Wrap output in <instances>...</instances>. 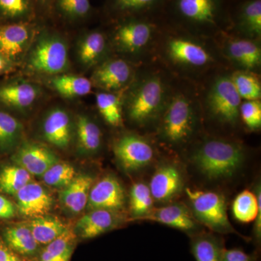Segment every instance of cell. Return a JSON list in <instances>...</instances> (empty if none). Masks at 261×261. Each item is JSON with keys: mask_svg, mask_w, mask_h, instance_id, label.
<instances>
[{"mask_svg": "<svg viewBox=\"0 0 261 261\" xmlns=\"http://www.w3.org/2000/svg\"><path fill=\"white\" fill-rule=\"evenodd\" d=\"M230 0H168L163 18L182 30L210 34L230 27Z\"/></svg>", "mask_w": 261, "mask_h": 261, "instance_id": "obj_1", "label": "cell"}, {"mask_svg": "<svg viewBox=\"0 0 261 261\" xmlns=\"http://www.w3.org/2000/svg\"><path fill=\"white\" fill-rule=\"evenodd\" d=\"M192 162L210 179L231 177L245 160L243 146L232 141L211 139L204 141L191 156Z\"/></svg>", "mask_w": 261, "mask_h": 261, "instance_id": "obj_2", "label": "cell"}, {"mask_svg": "<svg viewBox=\"0 0 261 261\" xmlns=\"http://www.w3.org/2000/svg\"><path fill=\"white\" fill-rule=\"evenodd\" d=\"M168 97L162 78L159 75H147L135 86L128 97V116L137 124H148L161 117Z\"/></svg>", "mask_w": 261, "mask_h": 261, "instance_id": "obj_3", "label": "cell"}, {"mask_svg": "<svg viewBox=\"0 0 261 261\" xmlns=\"http://www.w3.org/2000/svg\"><path fill=\"white\" fill-rule=\"evenodd\" d=\"M196 121L195 105L192 99L186 94H175L168 97L161 114L160 135L170 145H183L193 135Z\"/></svg>", "mask_w": 261, "mask_h": 261, "instance_id": "obj_4", "label": "cell"}, {"mask_svg": "<svg viewBox=\"0 0 261 261\" xmlns=\"http://www.w3.org/2000/svg\"><path fill=\"white\" fill-rule=\"evenodd\" d=\"M186 193L190 201L194 216L201 224L215 232L235 233L246 239L238 233L230 223L224 195L219 192L190 188L186 189Z\"/></svg>", "mask_w": 261, "mask_h": 261, "instance_id": "obj_5", "label": "cell"}, {"mask_svg": "<svg viewBox=\"0 0 261 261\" xmlns=\"http://www.w3.org/2000/svg\"><path fill=\"white\" fill-rule=\"evenodd\" d=\"M206 99L207 109L215 119L231 126L238 123L242 99L231 76L217 77L211 84Z\"/></svg>", "mask_w": 261, "mask_h": 261, "instance_id": "obj_6", "label": "cell"}, {"mask_svg": "<svg viewBox=\"0 0 261 261\" xmlns=\"http://www.w3.org/2000/svg\"><path fill=\"white\" fill-rule=\"evenodd\" d=\"M163 18L128 17L117 27L114 42L120 50L139 54L148 48Z\"/></svg>", "mask_w": 261, "mask_h": 261, "instance_id": "obj_7", "label": "cell"}, {"mask_svg": "<svg viewBox=\"0 0 261 261\" xmlns=\"http://www.w3.org/2000/svg\"><path fill=\"white\" fill-rule=\"evenodd\" d=\"M187 35L169 36L165 45L168 61L188 69H202L214 62L211 51L198 41Z\"/></svg>", "mask_w": 261, "mask_h": 261, "instance_id": "obj_8", "label": "cell"}, {"mask_svg": "<svg viewBox=\"0 0 261 261\" xmlns=\"http://www.w3.org/2000/svg\"><path fill=\"white\" fill-rule=\"evenodd\" d=\"M31 67L39 73L58 74L68 65V48L59 38H42L34 47L29 58Z\"/></svg>", "mask_w": 261, "mask_h": 261, "instance_id": "obj_9", "label": "cell"}, {"mask_svg": "<svg viewBox=\"0 0 261 261\" xmlns=\"http://www.w3.org/2000/svg\"><path fill=\"white\" fill-rule=\"evenodd\" d=\"M116 159L127 171L140 170L150 164L154 149L149 141L136 135H126L118 139L113 147Z\"/></svg>", "mask_w": 261, "mask_h": 261, "instance_id": "obj_10", "label": "cell"}, {"mask_svg": "<svg viewBox=\"0 0 261 261\" xmlns=\"http://www.w3.org/2000/svg\"><path fill=\"white\" fill-rule=\"evenodd\" d=\"M230 27L247 39L261 36V0H238L231 3Z\"/></svg>", "mask_w": 261, "mask_h": 261, "instance_id": "obj_11", "label": "cell"}, {"mask_svg": "<svg viewBox=\"0 0 261 261\" xmlns=\"http://www.w3.org/2000/svg\"><path fill=\"white\" fill-rule=\"evenodd\" d=\"M126 201L124 190L114 176H105L92 185L89 192L87 207L91 210L106 209L118 211Z\"/></svg>", "mask_w": 261, "mask_h": 261, "instance_id": "obj_12", "label": "cell"}, {"mask_svg": "<svg viewBox=\"0 0 261 261\" xmlns=\"http://www.w3.org/2000/svg\"><path fill=\"white\" fill-rule=\"evenodd\" d=\"M183 181L177 166L169 163L159 166L152 175L149 185L153 200L161 202L172 200L181 192Z\"/></svg>", "mask_w": 261, "mask_h": 261, "instance_id": "obj_13", "label": "cell"}, {"mask_svg": "<svg viewBox=\"0 0 261 261\" xmlns=\"http://www.w3.org/2000/svg\"><path fill=\"white\" fill-rule=\"evenodd\" d=\"M17 205L20 214L25 217L47 216L53 205V198L47 190L35 182H30L17 192Z\"/></svg>", "mask_w": 261, "mask_h": 261, "instance_id": "obj_14", "label": "cell"}, {"mask_svg": "<svg viewBox=\"0 0 261 261\" xmlns=\"http://www.w3.org/2000/svg\"><path fill=\"white\" fill-rule=\"evenodd\" d=\"M140 220L154 221L181 230L192 235L198 229V224L191 211L181 204H172L152 208L149 214Z\"/></svg>", "mask_w": 261, "mask_h": 261, "instance_id": "obj_15", "label": "cell"}, {"mask_svg": "<svg viewBox=\"0 0 261 261\" xmlns=\"http://www.w3.org/2000/svg\"><path fill=\"white\" fill-rule=\"evenodd\" d=\"M14 160L18 166L31 175L42 176L53 165L59 161L58 157L44 146L38 144H25L18 149Z\"/></svg>", "mask_w": 261, "mask_h": 261, "instance_id": "obj_16", "label": "cell"}, {"mask_svg": "<svg viewBox=\"0 0 261 261\" xmlns=\"http://www.w3.org/2000/svg\"><path fill=\"white\" fill-rule=\"evenodd\" d=\"M233 216L242 223L255 221L254 238L257 245H260L261 239V190L257 185L255 193L250 190H244L239 194L232 205Z\"/></svg>", "mask_w": 261, "mask_h": 261, "instance_id": "obj_17", "label": "cell"}, {"mask_svg": "<svg viewBox=\"0 0 261 261\" xmlns=\"http://www.w3.org/2000/svg\"><path fill=\"white\" fill-rule=\"evenodd\" d=\"M133 75L132 66L126 61L113 59L98 67L93 82L98 87L107 91L121 89L129 83Z\"/></svg>", "mask_w": 261, "mask_h": 261, "instance_id": "obj_18", "label": "cell"}, {"mask_svg": "<svg viewBox=\"0 0 261 261\" xmlns=\"http://www.w3.org/2000/svg\"><path fill=\"white\" fill-rule=\"evenodd\" d=\"M120 221L118 211L94 209L79 220L75 228L81 238L92 239L117 227Z\"/></svg>", "mask_w": 261, "mask_h": 261, "instance_id": "obj_19", "label": "cell"}, {"mask_svg": "<svg viewBox=\"0 0 261 261\" xmlns=\"http://www.w3.org/2000/svg\"><path fill=\"white\" fill-rule=\"evenodd\" d=\"M226 56L243 70L252 72L260 67L261 49L258 43L247 38H233L225 48Z\"/></svg>", "mask_w": 261, "mask_h": 261, "instance_id": "obj_20", "label": "cell"}, {"mask_svg": "<svg viewBox=\"0 0 261 261\" xmlns=\"http://www.w3.org/2000/svg\"><path fill=\"white\" fill-rule=\"evenodd\" d=\"M30 31L24 24L0 27V55L5 59L18 58L28 45Z\"/></svg>", "mask_w": 261, "mask_h": 261, "instance_id": "obj_21", "label": "cell"}, {"mask_svg": "<svg viewBox=\"0 0 261 261\" xmlns=\"http://www.w3.org/2000/svg\"><path fill=\"white\" fill-rule=\"evenodd\" d=\"M94 185V178L89 175L75 176L61 192L62 203L67 210L79 214L88 203L89 192Z\"/></svg>", "mask_w": 261, "mask_h": 261, "instance_id": "obj_22", "label": "cell"}, {"mask_svg": "<svg viewBox=\"0 0 261 261\" xmlns=\"http://www.w3.org/2000/svg\"><path fill=\"white\" fill-rule=\"evenodd\" d=\"M43 133L46 140L59 148H65L69 145L71 137V126L68 113L57 108L47 115L43 124Z\"/></svg>", "mask_w": 261, "mask_h": 261, "instance_id": "obj_23", "label": "cell"}, {"mask_svg": "<svg viewBox=\"0 0 261 261\" xmlns=\"http://www.w3.org/2000/svg\"><path fill=\"white\" fill-rule=\"evenodd\" d=\"M168 0H111V7L117 14L128 17L162 18Z\"/></svg>", "mask_w": 261, "mask_h": 261, "instance_id": "obj_24", "label": "cell"}, {"mask_svg": "<svg viewBox=\"0 0 261 261\" xmlns=\"http://www.w3.org/2000/svg\"><path fill=\"white\" fill-rule=\"evenodd\" d=\"M39 94L36 86L18 82L0 87V101L10 107L25 108L35 102Z\"/></svg>", "mask_w": 261, "mask_h": 261, "instance_id": "obj_25", "label": "cell"}, {"mask_svg": "<svg viewBox=\"0 0 261 261\" xmlns=\"http://www.w3.org/2000/svg\"><path fill=\"white\" fill-rule=\"evenodd\" d=\"M224 249L223 240L213 233L192 235L191 250L196 261H221Z\"/></svg>", "mask_w": 261, "mask_h": 261, "instance_id": "obj_26", "label": "cell"}, {"mask_svg": "<svg viewBox=\"0 0 261 261\" xmlns=\"http://www.w3.org/2000/svg\"><path fill=\"white\" fill-rule=\"evenodd\" d=\"M4 237L8 247L20 255L32 256L39 249V244L33 236L29 225L18 224L7 228Z\"/></svg>", "mask_w": 261, "mask_h": 261, "instance_id": "obj_27", "label": "cell"}, {"mask_svg": "<svg viewBox=\"0 0 261 261\" xmlns=\"http://www.w3.org/2000/svg\"><path fill=\"white\" fill-rule=\"evenodd\" d=\"M28 225L39 245H48L68 229L61 220L47 216L33 219Z\"/></svg>", "mask_w": 261, "mask_h": 261, "instance_id": "obj_28", "label": "cell"}, {"mask_svg": "<svg viewBox=\"0 0 261 261\" xmlns=\"http://www.w3.org/2000/svg\"><path fill=\"white\" fill-rule=\"evenodd\" d=\"M75 234L70 228L45 245L39 261H70L74 249Z\"/></svg>", "mask_w": 261, "mask_h": 261, "instance_id": "obj_29", "label": "cell"}, {"mask_svg": "<svg viewBox=\"0 0 261 261\" xmlns=\"http://www.w3.org/2000/svg\"><path fill=\"white\" fill-rule=\"evenodd\" d=\"M107 48V41L102 33H89L80 44L79 57L81 63L91 66L102 58Z\"/></svg>", "mask_w": 261, "mask_h": 261, "instance_id": "obj_30", "label": "cell"}, {"mask_svg": "<svg viewBox=\"0 0 261 261\" xmlns=\"http://www.w3.org/2000/svg\"><path fill=\"white\" fill-rule=\"evenodd\" d=\"M76 134L79 145L85 152H96L102 145V132L100 128L87 117H78Z\"/></svg>", "mask_w": 261, "mask_h": 261, "instance_id": "obj_31", "label": "cell"}, {"mask_svg": "<svg viewBox=\"0 0 261 261\" xmlns=\"http://www.w3.org/2000/svg\"><path fill=\"white\" fill-rule=\"evenodd\" d=\"M53 87L65 97H78L87 95L92 91V82L78 75H64L57 76L51 81Z\"/></svg>", "mask_w": 261, "mask_h": 261, "instance_id": "obj_32", "label": "cell"}, {"mask_svg": "<svg viewBox=\"0 0 261 261\" xmlns=\"http://www.w3.org/2000/svg\"><path fill=\"white\" fill-rule=\"evenodd\" d=\"M32 181V175L19 166H7L0 172V190L10 195H16Z\"/></svg>", "mask_w": 261, "mask_h": 261, "instance_id": "obj_33", "label": "cell"}, {"mask_svg": "<svg viewBox=\"0 0 261 261\" xmlns=\"http://www.w3.org/2000/svg\"><path fill=\"white\" fill-rule=\"evenodd\" d=\"M153 201L149 186L143 182L135 184L130 195V211L134 219L140 220L149 214L153 208Z\"/></svg>", "mask_w": 261, "mask_h": 261, "instance_id": "obj_34", "label": "cell"}, {"mask_svg": "<svg viewBox=\"0 0 261 261\" xmlns=\"http://www.w3.org/2000/svg\"><path fill=\"white\" fill-rule=\"evenodd\" d=\"M98 111L111 126L118 127L122 124L121 98L110 92L98 93L96 97Z\"/></svg>", "mask_w": 261, "mask_h": 261, "instance_id": "obj_35", "label": "cell"}, {"mask_svg": "<svg viewBox=\"0 0 261 261\" xmlns=\"http://www.w3.org/2000/svg\"><path fill=\"white\" fill-rule=\"evenodd\" d=\"M237 92L242 99L257 100L261 97L260 81L252 72L242 70L231 75Z\"/></svg>", "mask_w": 261, "mask_h": 261, "instance_id": "obj_36", "label": "cell"}, {"mask_svg": "<svg viewBox=\"0 0 261 261\" xmlns=\"http://www.w3.org/2000/svg\"><path fill=\"white\" fill-rule=\"evenodd\" d=\"M76 176L74 167L68 163L60 162L51 166L42 175L43 181L49 186L64 188Z\"/></svg>", "mask_w": 261, "mask_h": 261, "instance_id": "obj_37", "label": "cell"}, {"mask_svg": "<svg viewBox=\"0 0 261 261\" xmlns=\"http://www.w3.org/2000/svg\"><path fill=\"white\" fill-rule=\"evenodd\" d=\"M21 126L18 120L8 113L0 111V145L10 147L20 135Z\"/></svg>", "mask_w": 261, "mask_h": 261, "instance_id": "obj_38", "label": "cell"}, {"mask_svg": "<svg viewBox=\"0 0 261 261\" xmlns=\"http://www.w3.org/2000/svg\"><path fill=\"white\" fill-rule=\"evenodd\" d=\"M244 123L250 130L260 129L261 127V103L257 100H245L241 103L240 109Z\"/></svg>", "mask_w": 261, "mask_h": 261, "instance_id": "obj_39", "label": "cell"}, {"mask_svg": "<svg viewBox=\"0 0 261 261\" xmlns=\"http://www.w3.org/2000/svg\"><path fill=\"white\" fill-rule=\"evenodd\" d=\"M62 11L73 18H82L91 9L89 0H58Z\"/></svg>", "mask_w": 261, "mask_h": 261, "instance_id": "obj_40", "label": "cell"}, {"mask_svg": "<svg viewBox=\"0 0 261 261\" xmlns=\"http://www.w3.org/2000/svg\"><path fill=\"white\" fill-rule=\"evenodd\" d=\"M0 10L8 16L15 18L28 12L27 0H0Z\"/></svg>", "mask_w": 261, "mask_h": 261, "instance_id": "obj_41", "label": "cell"}, {"mask_svg": "<svg viewBox=\"0 0 261 261\" xmlns=\"http://www.w3.org/2000/svg\"><path fill=\"white\" fill-rule=\"evenodd\" d=\"M221 261H257L255 255H250L244 252L241 249L225 248L223 252Z\"/></svg>", "mask_w": 261, "mask_h": 261, "instance_id": "obj_42", "label": "cell"}, {"mask_svg": "<svg viewBox=\"0 0 261 261\" xmlns=\"http://www.w3.org/2000/svg\"><path fill=\"white\" fill-rule=\"evenodd\" d=\"M15 209L10 200L0 195V218L9 219L14 216Z\"/></svg>", "mask_w": 261, "mask_h": 261, "instance_id": "obj_43", "label": "cell"}, {"mask_svg": "<svg viewBox=\"0 0 261 261\" xmlns=\"http://www.w3.org/2000/svg\"><path fill=\"white\" fill-rule=\"evenodd\" d=\"M0 261H23L11 249L0 242Z\"/></svg>", "mask_w": 261, "mask_h": 261, "instance_id": "obj_44", "label": "cell"}, {"mask_svg": "<svg viewBox=\"0 0 261 261\" xmlns=\"http://www.w3.org/2000/svg\"><path fill=\"white\" fill-rule=\"evenodd\" d=\"M7 62L5 58L0 55V73L6 68Z\"/></svg>", "mask_w": 261, "mask_h": 261, "instance_id": "obj_45", "label": "cell"}, {"mask_svg": "<svg viewBox=\"0 0 261 261\" xmlns=\"http://www.w3.org/2000/svg\"><path fill=\"white\" fill-rule=\"evenodd\" d=\"M231 2V3H234V2L238 1V0H230Z\"/></svg>", "mask_w": 261, "mask_h": 261, "instance_id": "obj_46", "label": "cell"}]
</instances>
